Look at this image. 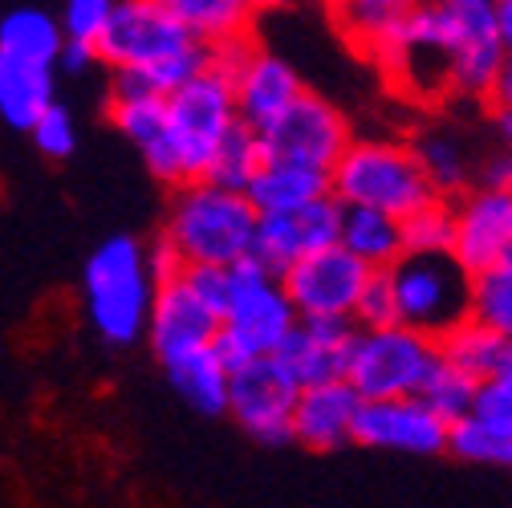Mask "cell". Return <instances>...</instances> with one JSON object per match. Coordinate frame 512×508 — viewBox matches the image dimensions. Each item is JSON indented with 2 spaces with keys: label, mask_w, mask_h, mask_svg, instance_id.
Segmentation results:
<instances>
[{
  "label": "cell",
  "mask_w": 512,
  "mask_h": 508,
  "mask_svg": "<svg viewBox=\"0 0 512 508\" xmlns=\"http://www.w3.org/2000/svg\"><path fill=\"white\" fill-rule=\"evenodd\" d=\"M504 37L492 21L488 0H476V5H460L456 17V41H452V66H447V106H480L492 94L496 70L504 61Z\"/></svg>",
  "instance_id": "obj_16"
},
{
  "label": "cell",
  "mask_w": 512,
  "mask_h": 508,
  "mask_svg": "<svg viewBox=\"0 0 512 508\" xmlns=\"http://www.w3.org/2000/svg\"><path fill=\"white\" fill-rule=\"evenodd\" d=\"M476 378L472 374H464V370H456L452 362H435L431 366V374L423 378V387H419V399L431 407V411H439L447 423L452 419H460L464 411H472V403H476Z\"/></svg>",
  "instance_id": "obj_35"
},
{
  "label": "cell",
  "mask_w": 512,
  "mask_h": 508,
  "mask_svg": "<svg viewBox=\"0 0 512 508\" xmlns=\"http://www.w3.org/2000/svg\"><path fill=\"white\" fill-rule=\"evenodd\" d=\"M460 5L443 0H411V5L382 29L362 53L378 66L403 102L423 110L447 106V66H452V41H456Z\"/></svg>",
  "instance_id": "obj_2"
},
{
  "label": "cell",
  "mask_w": 512,
  "mask_h": 508,
  "mask_svg": "<svg viewBox=\"0 0 512 508\" xmlns=\"http://www.w3.org/2000/svg\"><path fill=\"white\" fill-rule=\"evenodd\" d=\"M334 240H338V200L322 196V200L293 208V212H261L248 257L261 261L273 273H281L297 257H305V252L326 248Z\"/></svg>",
  "instance_id": "obj_17"
},
{
  "label": "cell",
  "mask_w": 512,
  "mask_h": 508,
  "mask_svg": "<svg viewBox=\"0 0 512 508\" xmlns=\"http://www.w3.org/2000/svg\"><path fill=\"white\" fill-rule=\"evenodd\" d=\"M261 159H265V151H261L256 131H252V126H244V122H236L232 131L220 139V147L212 151V163H208L204 179H216L224 187H240V192H244L248 175L256 171V163H261Z\"/></svg>",
  "instance_id": "obj_33"
},
{
  "label": "cell",
  "mask_w": 512,
  "mask_h": 508,
  "mask_svg": "<svg viewBox=\"0 0 512 508\" xmlns=\"http://www.w3.org/2000/svg\"><path fill=\"white\" fill-rule=\"evenodd\" d=\"M488 9H492V21H496L504 45H512V0H488Z\"/></svg>",
  "instance_id": "obj_43"
},
{
  "label": "cell",
  "mask_w": 512,
  "mask_h": 508,
  "mask_svg": "<svg viewBox=\"0 0 512 508\" xmlns=\"http://www.w3.org/2000/svg\"><path fill=\"white\" fill-rule=\"evenodd\" d=\"M244 196L252 200L256 212H293V208H305L313 200L330 196V171L265 155L248 175Z\"/></svg>",
  "instance_id": "obj_22"
},
{
  "label": "cell",
  "mask_w": 512,
  "mask_h": 508,
  "mask_svg": "<svg viewBox=\"0 0 512 508\" xmlns=\"http://www.w3.org/2000/svg\"><path fill=\"white\" fill-rule=\"evenodd\" d=\"M443 5H476V0H443Z\"/></svg>",
  "instance_id": "obj_45"
},
{
  "label": "cell",
  "mask_w": 512,
  "mask_h": 508,
  "mask_svg": "<svg viewBox=\"0 0 512 508\" xmlns=\"http://www.w3.org/2000/svg\"><path fill=\"white\" fill-rule=\"evenodd\" d=\"M159 5L204 49H216V45L240 41V37H256V21H261V13L252 9V0H159Z\"/></svg>",
  "instance_id": "obj_27"
},
{
  "label": "cell",
  "mask_w": 512,
  "mask_h": 508,
  "mask_svg": "<svg viewBox=\"0 0 512 508\" xmlns=\"http://www.w3.org/2000/svg\"><path fill=\"white\" fill-rule=\"evenodd\" d=\"M49 102H53V70L0 53V122L9 131H29V122Z\"/></svg>",
  "instance_id": "obj_28"
},
{
  "label": "cell",
  "mask_w": 512,
  "mask_h": 508,
  "mask_svg": "<svg viewBox=\"0 0 512 508\" xmlns=\"http://www.w3.org/2000/svg\"><path fill=\"white\" fill-rule=\"evenodd\" d=\"M447 456L476 468L512 472V415L500 411H464L447 427Z\"/></svg>",
  "instance_id": "obj_25"
},
{
  "label": "cell",
  "mask_w": 512,
  "mask_h": 508,
  "mask_svg": "<svg viewBox=\"0 0 512 508\" xmlns=\"http://www.w3.org/2000/svg\"><path fill=\"white\" fill-rule=\"evenodd\" d=\"M66 41L61 21L45 9H13L0 17V53L21 57L29 66H49L57 61V49Z\"/></svg>",
  "instance_id": "obj_29"
},
{
  "label": "cell",
  "mask_w": 512,
  "mask_h": 508,
  "mask_svg": "<svg viewBox=\"0 0 512 508\" xmlns=\"http://www.w3.org/2000/svg\"><path fill=\"white\" fill-rule=\"evenodd\" d=\"M484 106H488V110H508V114H512V45L504 49V61H500L496 82H492V94H488Z\"/></svg>",
  "instance_id": "obj_41"
},
{
  "label": "cell",
  "mask_w": 512,
  "mask_h": 508,
  "mask_svg": "<svg viewBox=\"0 0 512 508\" xmlns=\"http://www.w3.org/2000/svg\"><path fill=\"white\" fill-rule=\"evenodd\" d=\"M350 135H354V126H350L346 110L322 94H313L309 86L273 122H265L261 131H256L261 151L269 159H293V163L322 167V171L334 167V159L346 151Z\"/></svg>",
  "instance_id": "obj_10"
},
{
  "label": "cell",
  "mask_w": 512,
  "mask_h": 508,
  "mask_svg": "<svg viewBox=\"0 0 512 508\" xmlns=\"http://www.w3.org/2000/svg\"><path fill=\"white\" fill-rule=\"evenodd\" d=\"M358 391L346 378H322V383L297 387L289 443H301L309 452H338L354 443V415H358Z\"/></svg>",
  "instance_id": "obj_19"
},
{
  "label": "cell",
  "mask_w": 512,
  "mask_h": 508,
  "mask_svg": "<svg viewBox=\"0 0 512 508\" xmlns=\"http://www.w3.org/2000/svg\"><path fill=\"white\" fill-rule=\"evenodd\" d=\"M338 244L366 269H391L403 257L399 216L362 204H338Z\"/></svg>",
  "instance_id": "obj_26"
},
{
  "label": "cell",
  "mask_w": 512,
  "mask_h": 508,
  "mask_svg": "<svg viewBox=\"0 0 512 508\" xmlns=\"http://www.w3.org/2000/svg\"><path fill=\"white\" fill-rule=\"evenodd\" d=\"M447 423L419 395H387L362 399L354 415V443L370 452H399V456H447Z\"/></svg>",
  "instance_id": "obj_12"
},
{
  "label": "cell",
  "mask_w": 512,
  "mask_h": 508,
  "mask_svg": "<svg viewBox=\"0 0 512 508\" xmlns=\"http://www.w3.org/2000/svg\"><path fill=\"white\" fill-rule=\"evenodd\" d=\"M53 66H57L61 74H70V78H82L86 70L102 66V61H98L94 41H86V37H66V41H61V49H57V61H53Z\"/></svg>",
  "instance_id": "obj_40"
},
{
  "label": "cell",
  "mask_w": 512,
  "mask_h": 508,
  "mask_svg": "<svg viewBox=\"0 0 512 508\" xmlns=\"http://www.w3.org/2000/svg\"><path fill=\"white\" fill-rule=\"evenodd\" d=\"M29 139H33V147H37L45 159L66 163V159L78 151V118H74V110H70L66 102L53 98V102L29 122Z\"/></svg>",
  "instance_id": "obj_36"
},
{
  "label": "cell",
  "mask_w": 512,
  "mask_h": 508,
  "mask_svg": "<svg viewBox=\"0 0 512 508\" xmlns=\"http://www.w3.org/2000/svg\"><path fill=\"white\" fill-rule=\"evenodd\" d=\"M110 9H114V0H61V13H57L61 33L94 41L102 21L110 17Z\"/></svg>",
  "instance_id": "obj_38"
},
{
  "label": "cell",
  "mask_w": 512,
  "mask_h": 508,
  "mask_svg": "<svg viewBox=\"0 0 512 508\" xmlns=\"http://www.w3.org/2000/svg\"><path fill=\"white\" fill-rule=\"evenodd\" d=\"M439 346V358L443 362H452L456 370L472 374L476 383H484V378H492L500 370V358H504V338L488 326H480L476 317H464V322H456L447 334L435 338Z\"/></svg>",
  "instance_id": "obj_30"
},
{
  "label": "cell",
  "mask_w": 512,
  "mask_h": 508,
  "mask_svg": "<svg viewBox=\"0 0 512 508\" xmlns=\"http://www.w3.org/2000/svg\"><path fill=\"white\" fill-rule=\"evenodd\" d=\"M106 118L110 126L135 143L139 155L163 139V122H167V94L151 90L143 78L135 74H118L110 70V90H106Z\"/></svg>",
  "instance_id": "obj_24"
},
{
  "label": "cell",
  "mask_w": 512,
  "mask_h": 508,
  "mask_svg": "<svg viewBox=\"0 0 512 508\" xmlns=\"http://www.w3.org/2000/svg\"><path fill=\"white\" fill-rule=\"evenodd\" d=\"M452 257L480 273L512 252V192L488 183H472L452 196Z\"/></svg>",
  "instance_id": "obj_15"
},
{
  "label": "cell",
  "mask_w": 512,
  "mask_h": 508,
  "mask_svg": "<svg viewBox=\"0 0 512 508\" xmlns=\"http://www.w3.org/2000/svg\"><path fill=\"white\" fill-rule=\"evenodd\" d=\"M407 139H411V151H415V159H419V167H423L435 196L452 200V196L464 192V187L476 183V163H480L484 143H476L460 122L443 118L435 110Z\"/></svg>",
  "instance_id": "obj_20"
},
{
  "label": "cell",
  "mask_w": 512,
  "mask_h": 508,
  "mask_svg": "<svg viewBox=\"0 0 512 508\" xmlns=\"http://www.w3.org/2000/svg\"><path fill=\"white\" fill-rule=\"evenodd\" d=\"M350 338H354L350 317H297L293 334L281 342L273 358L297 378V387L322 383V378H342Z\"/></svg>",
  "instance_id": "obj_21"
},
{
  "label": "cell",
  "mask_w": 512,
  "mask_h": 508,
  "mask_svg": "<svg viewBox=\"0 0 512 508\" xmlns=\"http://www.w3.org/2000/svg\"><path fill=\"white\" fill-rule=\"evenodd\" d=\"M468 317H476L480 326H488L504 342H512V252H508V257H500L496 265L472 273Z\"/></svg>",
  "instance_id": "obj_31"
},
{
  "label": "cell",
  "mask_w": 512,
  "mask_h": 508,
  "mask_svg": "<svg viewBox=\"0 0 512 508\" xmlns=\"http://www.w3.org/2000/svg\"><path fill=\"white\" fill-rule=\"evenodd\" d=\"M496 374H500V378H504V383L512 387V342L504 346V358H500V370H496Z\"/></svg>",
  "instance_id": "obj_44"
},
{
  "label": "cell",
  "mask_w": 512,
  "mask_h": 508,
  "mask_svg": "<svg viewBox=\"0 0 512 508\" xmlns=\"http://www.w3.org/2000/svg\"><path fill=\"white\" fill-rule=\"evenodd\" d=\"M476 183H488V187H504L512 192V147L508 143H484L480 151V163H476Z\"/></svg>",
  "instance_id": "obj_39"
},
{
  "label": "cell",
  "mask_w": 512,
  "mask_h": 508,
  "mask_svg": "<svg viewBox=\"0 0 512 508\" xmlns=\"http://www.w3.org/2000/svg\"><path fill=\"white\" fill-rule=\"evenodd\" d=\"M366 277L370 269L358 257H350L338 240L305 252L289 269H281V285L297 317H350V322H354V305Z\"/></svg>",
  "instance_id": "obj_13"
},
{
  "label": "cell",
  "mask_w": 512,
  "mask_h": 508,
  "mask_svg": "<svg viewBox=\"0 0 512 508\" xmlns=\"http://www.w3.org/2000/svg\"><path fill=\"white\" fill-rule=\"evenodd\" d=\"M326 13L334 17L338 33L362 53L382 29H387L411 0H322Z\"/></svg>",
  "instance_id": "obj_32"
},
{
  "label": "cell",
  "mask_w": 512,
  "mask_h": 508,
  "mask_svg": "<svg viewBox=\"0 0 512 508\" xmlns=\"http://www.w3.org/2000/svg\"><path fill=\"white\" fill-rule=\"evenodd\" d=\"M387 281L395 297V322L411 330L439 338L468 317L472 273L452 252H403L387 269Z\"/></svg>",
  "instance_id": "obj_9"
},
{
  "label": "cell",
  "mask_w": 512,
  "mask_h": 508,
  "mask_svg": "<svg viewBox=\"0 0 512 508\" xmlns=\"http://www.w3.org/2000/svg\"><path fill=\"white\" fill-rule=\"evenodd\" d=\"M293 326H297V309L281 285V273L265 269L252 257L228 265L220 326L212 338L216 350L228 358V366L277 354L281 342L293 334Z\"/></svg>",
  "instance_id": "obj_7"
},
{
  "label": "cell",
  "mask_w": 512,
  "mask_h": 508,
  "mask_svg": "<svg viewBox=\"0 0 512 508\" xmlns=\"http://www.w3.org/2000/svg\"><path fill=\"white\" fill-rule=\"evenodd\" d=\"M220 326V309L200 293V285L191 281L187 269H179L175 277H163L155 285V301L147 313V346L159 362L191 350V346H204L216 338Z\"/></svg>",
  "instance_id": "obj_14"
},
{
  "label": "cell",
  "mask_w": 512,
  "mask_h": 508,
  "mask_svg": "<svg viewBox=\"0 0 512 508\" xmlns=\"http://www.w3.org/2000/svg\"><path fill=\"white\" fill-rule=\"evenodd\" d=\"M94 49L106 70L135 74L159 94H171L208 66V49L159 0H114Z\"/></svg>",
  "instance_id": "obj_1"
},
{
  "label": "cell",
  "mask_w": 512,
  "mask_h": 508,
  "mask_svg": "<svg viewBox=\"0 0 512 508\" xmlns=\"http://www.w3.org/2000/svg\"><path fill=\"white\" fill-rule=\"evenodd\" d=\"M293 403H297V378L273 354L232 366L224 415H232V423L244 435H252L256 443H265V448L289 443Z\"/></svg>",
  "instance_id": "obj_11"
},
{
  "label": "cell",
  "mask_w": 512,
  "mask_h": 508,
  "mask_svg": "<svg viewBox=\"0 0 512 508\" xmlns=\"http://www.w3.org/2000/svg\"><path fill=\"white\" fill-rule=\"evenodd\" d=\"M171 391L200 415H224L228 407V383H232V366L228 358L216 350V342L191 346L175 358L163 362Z\"/></svg>",
  "instance_id": "obj_23"
},
{
  "label": "cell",
  "mask_w": 512,
  "mask_h": 508,
  "mask_svg": "<svg viewBox=\"0 0 512 508\" xmlns=\"http://www.w3.org/2000/svg\"><path fill=\"white\" fill-rule=\"evenodd\" d=\"M232 98H236V114L244 126H252V131H261L265 122H273L301 90H305V78L297 74V66L261 45V41H252L248 53L240 57V66L232 70Z\"/></svg>",
  "instance_id": "obj_18"
},
{
  "label": "cell",
  "mask_w": 512,
  "mask_h": 508,
  "mask_svg": "<svg viewBox=\"0 0 512 508\" xmlns=\"http://www.w3.org/2000/svg\"><path fill=\"white\" fill-rule=\"evenodd\" d=\"M435 362H439V346L423 330H411L403 322L354 326L342 378L358 391V399L419 395Z\"/></svg>",
  "instance_id": "obj_8"
},
{
  "label": "cell",
  "mask_w": 512,
  "mask_h": 508,
  "mask_svg": "<svg viewBox=\"0 0 512 508\" xmlns=\"http://www.w3.org/2000/svg\"><path fill=\"white\" fill-rule=\"evenodd\" d=\"M330 196L338 204H362L391 216H407L435 192L407 135H350L346 151L330 167Z\"/></svg>",
  "instance_id": "obj_6"
},
{
  "label": "cell",
  "mask_w": 512,
  "mask_h": 508,
  "mask_svg": "<svg viewBox=\"0 0 512 508\" xmlns=\"http://www.w3.org/2000/svg\"><path fill=\"white\" fill-rule=\"evenodd\" d=\"M236 122H240V114H236L232 82L220 70L204 66L196 78H187L183 86H175L167 94L163 139L143 151V163L167 187L187 183V179H204L212 151L220 147V139Z\"/></svg>",
  "instance_id": "obj_3"
},
{
  "label": "cell",
  "mask_w": 512,
  "mask_h": 508,
  "mask_svg": "<svg viewBox=\"0 0 512 508\" xmlns=\"http://www.w3.org/2000/svg\"><path fill=\"white\" fill-rule=\"evenodd\" d=\"M403 252H447L452 248V200L431 196L407 216H399Z\"/></svg>",
  "instance_id": "obj_34"
},
{
  "label": "cell",
  "mask_w": 512,
  "mask_h": 508,
  "mask_svg": "<svg viewBox=\"0 0 512 508\" xmlns=\"http://www.w3.org/2000/svg\"><path fill=\"white\" fill-rule=\"evenodd\" d=\"M261 212L240 187H224L216 179H187L171 187L163 240L175 248V257L187 265H236L252 252V232Z\"/></svg>",
  "instance_id": "obj_4"
},
{
  "label": "cell",
  "mask_w": 512,
  "mask_h": 508,
  "mask_svg": "<svg viewBox=\"0 0 512 508\" xmlns=\"http://www.w3.org/2000/svg\"><path fill=\"white\" fill-rule=\"evenodd\" d=\"M382 322H395V297H391L387 269H370L354 305V326H382Z\"/></svg>",
  "instance_id": "obj_37"
},
{
  "label": "cell",
  "mask_w": 512,
  "mask_h": 508,
  "mask_svg": "<svg viewBox=\"0 0 512 508\" xmlns=\"http://www.w3.org/2000/svg\"><path fill=\"white\" fill-rule=\"evenodd\" d=\"M155 273L139 236L102 240L82 265V313L106 346L143 342L155 301Z\"/></svg>",
  "instance_id": "obj_5"
},
{
  "label": "cell",
  "mask_w": 512,
  "mask_h": 508,
  "mask_svg": "<svg viewBox=\"0 0 512 508\" xmlns=\"http://www.w3.org/2000/svg\"><path fill=\"white\" fill-rule=\"evenodd\" d=\"M309 5H317V0H252V9L261 13V17H277V13H301V9H309Z\"/></svg>",
  "instance_id": "obj_42"
}]
</instances>
